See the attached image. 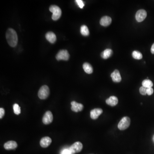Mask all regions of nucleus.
Segmentation results:
<instances>
[{
  "mask_svg": "<svg viewBox=\"0 0 154 154\" xmlns=\"http://www.w3.org/2000/svg\"><path fill=\"white\" fill-rule=\"evenodd\" d=\"M5 114V111L3 108H0V119H1L4 116Z\"/></svg>",
  "mask_w": 154,
  "mask_h": 154,
  "instance_id": "nucleus-26",
  "label": "nucleus"
},
{
  "mask_svg": "<svg viewBox=\"0 0 154 154\" xmlns=\"http://www.w3.org/2000/svg\"><path fill=\"white\" fill-rule=\"evenodd\" d=\"M75 2L77 3L78 7L81 8V9H82L84 7V3L83 1H82V0H76Z\"/></svg>",
  "mask_w": 154,
  "mask_h": 154,
  "instance_id": "nucleus-24",
  "label": "nucleus"
},
{
  "mask_svg": "<svg viewBox=\"0 0 154 154\" xmlns=\"http://www.w3.org/2000/svg\"><path fill=\"white\" fill-rule=\"evenodd\" d=\"M132 55L133 58L137 60H140L143 58V55L139 51H134L133 52Z\"/></svg>",
  "mask_w": 154,
  "mask_h": 154,
  "instance_id": "nucleus-21",
  "label": "nucleus"
},
{
  "mask_svg": "<svg viewBox=\"0 0 154 154\" xmlns=\"http://www.w3.org/2000/svg\"><path fill=\"white\" fill-rule=\"evenodd\" d=\"M17 143L14 141H9L4 144V148L7 150H12L17 147Z\"/></svg>",
  "mask_w": 154,
  "mask_h": 154,
  "instance_id": "nucleus-13",
  "label": "nucleus"
},
{
  "mask_svg": "<svg viewBox=\"0 0 154 154\" xmlns=\"http://www.w3.org/2000/svg\"><path fill=\"white\" fill-rule=\"evenodd\" d=\"M147 16V12L144 10H140L137 11L136 14L135 18L137 22H143Z\"/></svg>",
  "mask_w": 154,
  "mask_h": 154,
  "instance_id": "nucleus-8",
  "label": "nucleus"
},
{
  "mask_svg": "<svg viewBox=\"0 0 154 154\" xmlns=\"http://www.w3.org/2000/svg\"><path fill=\"white\" fill-rule=\"evenodd\" d=\"M83 68L86 73L91 74L93 72V68L92 66L88 63H85L83 65Z\"/></svg>",
  "mask_w": 154,
  "mask_h": 154,
  "instance_id": "nucleus-17",
  "label": "nucleus"
},
{
  "mask_svg": "<svg viewBox=\"0 0 154 154\" xmlns=\"http://www.w3.org/2000/svg\"><path fill=\"white\" fill-rule=\"evenodd\" d=\"M71 110L74 112L81 111L84 108V106L82 104L76 102L75 101H72L71 102Z\"/></svg>",
  "mask_w": 154,
  "mask_h": 154,
  "instance_id": "nucleus-9",
  "label": "nucleus"
},
{
  "mask_svg": "<svg viewBox=\"0 0 154 154\" xmlns=\"http://www.w3.org/2000/svg\"><path fill=\"white\" fill-rule=\"evenodd\" d=\"M153 141L154 142V135L153 137Z\"/></svg>",
  "mask_w": 154,
  "mask_h": 154,
  "instance_id": "nucleus-29",
  "label": "nucleus"
},
{
  "mask_svg": "<svg viewBox=\"0 0 154 154\" xmlns=\"http://www.w3.org/2000/svg\"><path fill=\"white\" fill-rule=\"evenodd\" d=\"M7 43L10 46L15 47L18 43V36L14 29L9 28L7 30L6 34Z\"/></svg>",
  "mask_w": 154,
  "mask_h": 154,
  "instance_id": "nucleus-1",
  "label": "nucleus"
},
{
  "mask_svg": "<svg viewBox=\"0 0 154 154\" xmlns=\"http://www.w3.org/2000/svg\"><path fill=\"white\" fill-rule=\"evenodd\" d=\"M45 38L46 40L51 43H54L56 42V36L52 32H48L45 34Z\"/></svg>",
  "mask_w": 154,
  "mask_h": 154,
  "instance_id": "nucleus-15",
  "label": "nucleus"
},
{
  "mask_svg": "<svg viewBox=\"0 0 154 154\" xmlns=\"http://www.w3.org/2000/svg\"><path fill=\"white\" fill-rule=\"evenodd\" d=\"M130 118L127 116H125L122 118L118 124V128L120 130H124L126 129L130 125Z\"/></svg>",
  "mask_w": 154,
  "mask_h": 154,
  "instance_id": "nucleus-4",
  "label": "nucleus"
},
{
  "mask_svg": "<svg viewBox=\"0 0 154 154\" xmlns=\"http://www.w3.org/2000/svg\"><path fill=\"white\" fill-rule=\"evenodd\" d=\"M140 93L142 95H146L147 94V88L142 86L140 87Z\"/></svg>",
  "mask_w": 154,
  "mask_h": 154,
  "instance_id": "nucleus-23",
  "label": "nucleus"
},
{
  "mask_svg": "<svg viewBox=\"0 0 154 154\" xmlns=\"http://www.w3.org/2000/svg\"><path fill=\"white\" fill-rule=\"evenodd\" d=\"M153 89L152 87L147 88V94L148 95H151L153 93Z\"/></svg>",
  "mask_w": 154,
  "mask_h": 154,
  "instance_id": "nucleus-25",
  "label": "nucleus"
},
{
  "mask_svg": "<svg viewBox=\"0 0 154 154\" xmlns=\"http://www.w3.org/2000/svg\"><path fill=\"white\" fill-rule=\"evenodd\" d=\"M113 54V51L111 49H107L101 53V56L104 59L109 58Z\"/></svg>",
  "mask_w": 154,
  "mask_h": 154,
  "instance_id": "nucleus-18",
  "label": "nucleus"
},
{
  "mask_svg": "<svg viewBox=\"0 0 154 154\" xmlns=\"http://www.w3.org/2000/svg\"><path fill=\"white\" fill-rule=\"evenodd\" d=\"M142 85L146 88H148L153 87V84L151 80L146 79L142 82Z\"/></svg>",
  "mask_w": 154,
  "mask_h": 154,
  "instance_id": "nucleus-20",
  "label": "nucleus"
},
{
  "mask_svg": "<svg viewBox=\"0 0 154 154\" xmlns=\"http://www.w3.org/2000/svg\"><path fill=\"white\" fill-rule=\"evenodd\" d=\"M72 152L70 151V149H65L63 151L62 154H71Z\"/></svg>",
  "mask_w": 154,
  "mask_h": 154,
  "instance_id": "nucleus-27",
  "label": "nucleus"
},
{
  "mask_svg": "<svg viewBox=\"0 0 154 154\" xmlns=\"http://www.w3.org/2000/svg\"><path fill=\"white\" fill-rule=\"evenodd\" d=\"M81 34L84 36H88L90 34L89 29L87 28V26L85 25H83L82 26L80 29Z\"/></svg>",
  "mask_w": 154,
  "mask_h": 154,
  "instance_id": "nucleus-19",
  "label": "nucleus"
},
{
  "mask_svg": "<svg viewBox=\"0 0 154 154\" xmlns=\"http://www.w3.org/2000/svg\"><path fill=\"white\" fill-rule=\"evenodd\" d=\"M112 22V19L108 16H103L100 20V24L102 26L104 27L109 26Z\"/></svg>",
  "mask_w": 154,
  "mask_h": 154,
  "instance_id": "nucleus-14",
  "label": "nucleus"
},
{
  "mask_svg": "<svg viewBox=\"0 0 154 154\" xmlns=\"http://www.w3.org/2000/svg\"><path fill=\"white\" fill-rule=\"evenodd\" d=\"M53 120L52 114L50 111H47L44 115L43 122L44 124L48 125L51 123Z\"/></svg>",
  "mask_w": 154,
  "mask_h": 154,
  "instance_id": "nucleus-7",
  "label": "nucleus"
},
{
  "mask_svg": "<svg viewBox=\"0 0 154 154\" xmlns=\"http://www.w3.org/2000/svg\"><path fill=\"white\" fill-rule=\"evenodd\" d=\"M111 77L113 82H114L118 83L121 82L122 80L121 75L120 73L118 70H116L112 73L111 74Z\"/></svg>",
  "mask_w": 154,
  "mask_h": 154,
  "instance_id": "nucleus-12",
  "label": "nucleus"
},
{
  "mask_svg": "<svg viewBox=\"0 0 154 154\" xmlns=\"http://www.w3.org/2000/svg\"><path fill=\"white\" fill-rule=\"evenodd\" d=\"M82 148V144L81 142H76L70 146V149L72 153H80Z\"/></svg>",
  "mask_w": 154,
  "mask_h": 154,
  "instance_id": "nucleus-6",
  "label": "nucleus"
},
{
  "mask_svg": "<svg viewBox=\"0 0 154 154\" xmlns=\"http://www.w3.org/2000/svg\"><path fill=\"white\" fill-rule=\"evenodd\" d=\"M49 10L53 13L52 19L56 21L59 20L61 15L62 12L61 8L56 5H52L49 7Z\"/></svg>",
  "mask_w": 154,
  "mask_h": 154,
  "instance_id": "nucleus-2",
  "label": "nucleus"
},
{
  "mask_svg": "<svg viewBox=\"0 0 154 154\" xmlns=\"http://www.w3.org/2000/svg\"><path fill=\"white\" fill-rule=\"evenodd\" d=\"M106 102L108 105L111 106H115L118 104V99L116 96H111L110 98L106 99Z\"/></svg>",
  "mask_w": 154,
  "mask_h": 154,
  "instance_id": "nucleus-16",
  "label": "nucleus"
},
{
  "mask_svg": "<svg viewBox=\"0 0 154 154\" xmlns=\"http://www.w3.org/2000/svg\"><path fill=\"white\" fill-rule=\"evenodd\" d=\"M151 52L153 54H154V43L153 44L151 47Z\"/></svg>",
  "mask_w": 154,
  "mask_h": 154,
  "instance_id": "nucleus-28",
  "label": "nucleus"
},
{
  "mask_svg": "<svg viewBox=\"0 0 154 154\" xmlns=\"http://www.w3.org/2000/svg\"><path fill=\"white\" fill-rule=\"evenodd\" d=\"M49 87L47 85H43L40 88L38 92V97L41 99H45L49 97Z\"/></svg>",
  "mask_w": 154,
  "mask_h": 154,
  "instance_id": "nucleus-3",
  "label": "nucleus"
},
{
  "mask_svg": "<svg viewBox=\"0 0 154 154\" xmlns=\"http://www.w3.org/2000/svg\"><path fill=\"white\" fill-rule=\"evenodd\" d=\"M102 112V110L101 108H95L91 111V117L93 119H97Z\"/></svg>",
  "mask_w": 154,
  "mask_h": 154,
  "instance_id": "nucleus-11",
  "label": "nucleus"
},
{
  "mask_svg": "<svg viewBox=\"0 0 154 154\" xmlns=\"http://www.w3.org/2000/svg\"><path fill=\"white\" fill-rule=\"evenodd\" d=\"M52 140L49 137H45L42 138L40 141V145L43 148H47L51 144Z\"/></svg>",
  "mask_w": 154,
  "mask_h": 154,
  "instance_id": "nucleus-10",
  "label": "nucleus"
},
{
  "mask_svg": "<svg viewBox=\"0 0 154 154\" xmlns=\"http://www.w3.org/2000/svg\"><path fill=\"white\" fill-rule=\"evenodd\" d=\"M13 110L15 114L16 115H19L20 114L21 111L20 107L17 104H15L13 106Z\"/></svg>",
  "mask_w": 154,
  "mask_h": 154,
  "instance_id": "nucleus-22",
  "label": "nucleus"
},
{
  "mask_svg": "<svg viewBox=\"0 0 154 154\" xmlns=\"http://www.w3.org/2000/svg\"><path fill=\"white\" fill-rule=\"evenodd\" d=\"M70 54L66 50H60L56 54V58L57 61H68L70 58Z\"/></svg>",
  "mask_w": 154,
  "mask_h": 154,
  "instance_id": "nucleus-5",
  "label": "nucleus"
}]
</instances>
